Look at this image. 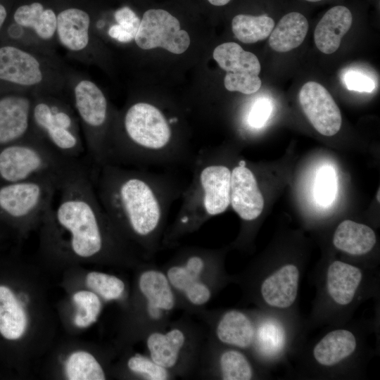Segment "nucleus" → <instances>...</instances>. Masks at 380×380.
Returning a JSON list of instances; mask_svg holds the SVG:
<instances>
[{
  "instance_id": "nucleus-33",
  "label": "nucleus",
  "mask_w": 380,
  "mask_h": 380,
  "mask_svg": "<svg viewBox=\"0 0 380 380\" xmlns=\"http://www.w3.org/2000/svg\"><path fill=\"white\" fill-rule=\"evenodd\" d=\"M127 370L136 377L145 380L175 379L165 368L156 364L149 356L139 353L130 355L126 361Z\"/></svg>"
},
{
  "instance_id": "nucleus-38",
  "label": "nucleus",
  "mask_w": 380,
  "mask_h": 380,
  "mask_svg": "<svg viewBox=\"0 0 380 380\" xmlns=\"http://www.w3.org/2000/svg\"><path fill=\"white\" fill-rule=\"evenodd\" d=\"M344 83L348 89L359 92H372L375 84L368 76L357 71H349L344 76Z\"/></svg>"
},
{
  "instance_id": "nucleus-12",
  "label": "nucleus",
  "mask_w": 380,
  "mask_h": 380,
  "mask_svg": "<svg viewBox=\"0 0 380 380\" xmlns=\"http://www.w3.org/2000/svg\"><path fill=\"white\" fill-rule=\"evenodd\" d=\"M63 181L42 177L6 183L0 187V210L25 225L43 221Z\"/></svg>"
},
{
  "instance_id": "nucleus-19",
  "label": "nucleus",
  "mask_w": 380,
  "mask_h": 380,
  "mask_svg": "<svg viewBox=\"0 0 380 380\" xmlns=\"http://www.w3.org/2000/svg\"><path fill=\"white\" fill-rule=\"evenodd\" d=\"M299 271L292 264L285 265L262 281L260 293L272 307L286 308L295 302L298 289Z\"/></svg>"
},
{
  "instance_id": "nucleus-34",
  "label": "nucleus",
  "mask_w": 380,
  "mask_h": 380,
  "mask_svg": "<svg viewBox=\"0 0 380 380\" xmlns=\"http://www.w3.org/2000/svg\"><path fill=\"white\" fill-rule=\"evenodd\" d=\"M114 16L117 23L109 27L108 35L118 42H132L137 33L141 20L127 6L117 10Z\"/></svg>"
},
{
  "instance_id": "nucleus-16",
  "label": "nucleus",
  "mask_w": 380,
  "mask_h": 380,
  "mask_svg": "<svg viewBox=\"0 0 380 380\" xmlns=\"http://www.w3.org/2000/svg\"><path fill=\"white\" fill-rule=\"evenodd\" d=\"M195 376L250 380L253 377V369L247 357L239 350L227 348L217 353L207 335Z\"/></svg>"
},
{
  "instance_id": "nucleus-42",
  "label": "nucleus",
  "mask_w": 380,
  "mask_h": 380,
  "mask_svg": "<svg viewBox=\"0 0 380 380\" xmlns=\"http://www.w3.org/2000/svg\"><path fill=\"white\" fill-rule=\"evenodd\" d=\"M379 189L378 190V195H376V199L378 200V201L379 202Z\"/></svg>"
},
{
  "instance_id": "nucleus-22",
  "label": "nucleus",
  "mask_w": 380,
  "mask_h": 380,
  "mask_svg": "<svg viewBox=\"0 0 380 380\" xmlns=\"http://www.w3.org/2000/svg\"><path fill=\"white\" fill-rule=\"evenodd\" d=\"M362 272L352 265L336 260L328 267L327 291L335 303L345 305L353 300L362 280Z\"/></svg>"
},
{
  "instance_id": "nucleus-21",
  "label": "nucleus",
  "mask_w": 380,
  "mask_h": 380,
  "mask_svg": "<svg viewBox=\"0 0 380 380\" xmlns=\"http://www.w3.org/2000/svg\"><path fill=\"white\" fill-rule=\"evenodd\" d=\"M9 20L29 33L32 32L41 41L48 42L56 36L57 15L39 2L18 6Z\"/></svg>"
},
{
  "instance_id": "nucleus-36",
  "label": "nucleus",
  "mask_w": 380,
  "mask_h": 380,
  "mask_svg": "<svg viewBox=\"0 0 380 380\" xmlns=\"http://www.w3.org/2000/svg\"><path fill=\"white\" fill-rule=\"evenodd\" d=\"M224 84L229 91L252 94L259 90L262 82L257 75L227 72L224 78Z\"/></svg>"
},
{
  "instance_id": "nucleus-14",
  "label": "nucleus",
  "mask_w": 380,
  "mask_h": 380,
  "mask_svg": "<svg viewBox=\"0 0 380 380\" xmlns=\"http://www.w3.org/2000/svg\"><path fill=\"white\" fill-rule=\"evenodd\" d=\"M300 105L313 127L327 137L335 135L341 129V111L330 93L316 82H306L298 94Z\"/></svg>"
},
{
  "instance_id": "nucleus-31",
  "label": "nucleus",
  "mask_w": 380,
  "mask_h": 380,
  "mask_svg": "<svg viewBox=\"0 0 380 380\" xmlns=\"http://www.w3.org/2000/svg\"><path fill=\"white\" fill-rule=\"evenodd\" d=\"M72 299L77 306V312L74 318L77 327H87L96 321L102 304L96 293L86 290L79 291L74 293Z\"/></svg>"
},
{
  "instance_id": "nucleus-23",
  "label": "nucleus",
  "mask_w": 380,
  "mask_h": 380,
  "mask_svg": "<svg viewBox=\"0 0 380 380\" xmlns=\"http://www.w3.org/2000/svg\"><path fill=\"white\" fill-rule=\"evenodd\" d=\"M376 242V234L372 228L350 220L338 225L333 237V243L337 249L354 255L367 253Z\"/></svg>"
},
{
  "instance_id": "nucleus-6",
  "label": "nucleus",
  "mask_w": 380,
  "mask_h": 380,
  "mask_svg": "<svg viewBox=\"0 0 380 380\" xmlns=\"http://www.w3.org/2000/svg\"><path fill=\"white\" fill-rule=\"evenodd\" d=\"M208 335L202 327L188 316L168 322L144 338L148 356L175 377L196 376Z\"/></svg>"
},
{
  "instance_id": "nucleus-39",
  "label": "nucleus",
  "mask_w": 380,
  "mask_h": 380,
  "mask_svg": "<svg viewBox=\"0 0 380 380\" xmlns=\"http://www.w3.org/2000/svg\"><path fill=\"white\" fill-rule=\"evenodd\" d=\"M9 11L7 4L4 0H0V30L8 20Z\"/></svg>"
},
{
  "instance_id": "nucleus-28",
  "label": "nucleus",
  "mask_w": 380,
  "mask_h": 380,
  "mask_svg": "<svg viewBox=\"0 0 380 380\" xmlns=\"http://www.w3.org/2000/svg\"><path fill=\"white\" fill-rule=\"evenodd\" d=\"M274 20L266 15L239 14L232 22V32L237 39L245 44L267 39L274 27Z\"/></svg>"
},
{
  "instance_id": "nucleus-10",
  "label": "nucleus",
  "mask_w": 380,
  "mask_h": 380,
  "mask_svg": "<svg viewBox=\"0 0 380 380\" xmlns=\"http://www.w3.org/2000/svg\"><path fill=\"white\" fill-rule=\"evenodd\" d=\"M31 121L33 133L62 155L80 160L86 148L79 120L70 103L55 94H35Z\"/></svg>"
},
{
  "instance_id": "nucleus-4",
  "label": "nucleus",
  "mask_w": 380,
  "mask_h": 380,
  "mask_svg": "<svg viewBox=\"0 0 380 380\" xmlns=\"http://www.w3.org/2000/svg\"><path fill=\"white\" fill-rule=\"evenodd\" d=\"M192 177L180 197L175 220L166 228L163 248H173L184 236L198 231L209 219L230 206L232 168L219 150L201 149L192 160Z\"/></svg>"
},
{
  "instance_id": "nucleus-24",
  "label": "nucleus",
  "mask_w": 380,
  "mask_h": 380,
  "mask_svg": "<svg viewBox=\"0 0 380 380\" xmlns=\"http://www.w3.org/2000/svg\"><path fill=\"white\" fill-rule=\"evenodd\" d=\"M308 21L301 13L291 12L284 15L269 36V45L277 52H288L299 46L308 31Z\"/></svg>"
},
{
  "instance_id": "nucleus-5",
  "label": "nucleus",
  "mask_w": 380,
  "mask_h": 380,
  "mask_svg": "<svg viewBox=\"0 0 380 380\" xmlns=\"http://www.w3.org/2000/svg\"><path fill=\"white\" fill-rule=\"evenodd\" d=\"M220 253L198 246L179 248L161 267L172 286L178 308L189 315L205 308L220 284Z\"/></svg>"
},
{
  "instance_id": "nucleus-18",
  "label": "nucleus",
  "mask_w": 380,
  "mask_h": 380,
  "mask_svg": "<svg viewBox=\"0 0 380 380\" xmlns=\"http://www.w3.org/2000/svg\"><path fill=\"white\" fill-rule=\"evenodd\" d=\"M90 27L87 12L68 8L57 15L56 36L59 44L70 53L86 56L91 41Z\"/></svg>"
},
{
  "instance_id": "nucleus-35",
  "label": "nucleus",
  "mask_w": 380,
  "mask_h": 380,
  "mask_svg": "<svg viewBox=\"0 0 380 380\" xmlns=\"http://www.w3.org/2000/svg\"><path fill=\"white\" fill-rule=\"evenodd\" d=\"M337 191L336 173L331 166L324 165L317 172L315 185L316 201L323 206L331 205Z\"/></svg>"
},
{
  "instance_id": "nucleus-7",
  "label": "nucleus",
  "mask_w": 380,
  "mask_h": 380,
  "mask_svg": "<svg viewBox=\"0 0 380 380\" xmlns=\"http://www.w3.org/2000/svg\"><path fill=\"white\" fill-rule=\"evenodd\" d=\"M82 165L80 160L62 155L32 132L0 150V179L6 183L42 177L63 180Z\"/></svg>"
},
{
  "instance_id": "nucleus-26",
  "label": "nucleus",
  "mask_w": 380,
  "mask_h": 380,
  "mask_svg": "<svg viewBox=\"0 0 380 380\" xmlns=\"http://www.w3.org/2000/svg\"><path fill=\"white\" fill-rule=\"evenodd\" d=\"M27 326V315L13 292L0 285V334L8 340L23 336Z\"/></svg>"
},
{
  "instance_id": "nucleus-40",
  "label": "nucleus",
  "mask_w": 380,
  "mask_h": 380,
  "mask_svg": "<svg viewBox=\"0 0 380 380\" xmlns=\"http://www.w3.org/2000/svg\"><path fill=\"white\" fill-rule=\"evenodd\" d=\"M211 4L217 6H224L228 4L231 0H208Z\"/></svg>"
},
{
  "instance_id": "nucleus-8",
  "label": "nucleus",
  "mask_w": 380,
  "mask_h": 380,
  "mask_svg": "<svg viewBox=\"0 0 380 380\" xmlns=\"http://www.w3.org/2000/svg\"><path fill=\"white\" fill-rule=\"evenodd\" d=\"M70 104L79 120L86 151L93 163L96 167L108 163L114 117L104 93L92 80L80 77L72 82Z\"/></svg>"
},
{
  "instance_id": "nucleus-17",
  "label": "nucleus",
  "mask_w": 380,
  "mask_h": 380,
  "mask_svg": "<svg viewBox=\"0 0 380 380\" xmlns=\"http://www.w3.org/2000/svg\"><path fill=\"white\" fill-rule=\"evenodd\" d=\"M230 205L246 222L262 214L265 199L255 172L244 160L237 161L231 172Z\"/></svg>"
},
{
  "instance_id": "nucleus-32",
  "label": "nucleus",
  "mask_w": 380,
  "mask_h": 380,
  "mask_svg": "<svg viewBox=\"0 0 380 380\" xmlns=\"http://www.w3.org/2000/svg\"><path fill=\"white\" fill-rule=\"evenodd\" d=\"M87 285L106 300L121 298L125 291V284L119 277L100 272H89Z\"/></svg>"
},
{
  "instance_id": "nucleus-9",
  "label": "nucleus",
  "mask_w": 380,
  "mask_h": 380,
  "mask_svg": "<svg viewBox=\"0 0 380 380\" xmlns=\"http://www.w3.org/2000/svg\"><path fill=\"white\" fill-rule=\"evenodd\" d=\"M63 77L48 57L30 48L0 44V91L56 94Z\"/></svg>"
},
{
  "instance_id": "nucleus-11",
  "label": "nucleus",
  "mask_w": 380,
  "mask_h": 380,
  "mask_svg": "<svg viewBox=\"0 0 380 380\" xmlns=\"http://www.w3.org/2000/svg\"><path fill=\"white\" fill-rule=\"evenodd\" d=\"M135 281L137 335L145 338L170 321L178 304L162 268L151 261L140 265Z\"/></svg>"
},
{
  "instance_id": "nucleus-13",
  "label": "nucleus",
  "mask_w": 380,
  "mask_h": 380,
  "mask_svg": "<svg viewBox=\"0 0 380 380\" xmlns=\"http://www.w3.org/2000/svg\"><path fill=\"white\" fill-rule=\"evenodd\" d=\"M134 39L142 49L161 47L175 54L184 53L190 44L189 35L181 30L179 20L163 9L144 13Z\"/></svg>"
},
{
  "instance_id": "nucleus-41",
  "label": "nucleus",
  "mask_w": 380,
  "mask_h": 380,
  "mask_svg": "<svg viewBox=\"0 0 380 380\" xmlns=\"http://www.w3.org/2000/svg\"><path fill=\"white\" fill-rule=\"evenodd\" d=\"M305 1H309V2H317V1H322V0H305Z\"/></svg>"
},
{
  "instance_id": "nucleus-30",
  "label": "nucleus",
  "mask_w": 380,
  "mask_h": 380,
  "mask_svg": "<svg viewBox=\"0 0 380 380\" xmlns=\"http://www.w3.org/2000/svg\"><path fill=\"white\" fill-rule=\"evenodd\" d=\"M284 333L275 320L262 322L255 331L253 343L256 350L264 355H274L283 347Z\"/></svg>"
},
{
  "instance_id": "nucleus-2",
  "label": "nucleus",
  "mask_w": 380,
  "mask_h": 380,
  "mask_svg": "<svg viewBox=\"0 0 380 380\" xmlns=\"http://www.w3.org/2000/svg\"><path fill=\"white\" fill-rule=\"evenodd\" d=\"M60 198L43 220L49 232L67 235L71 253L80 258L125 257L138 263L128 241L114 225L98 198L93 178L82 164L59 188ZM59 236V235H58Z\"/></svg>"
},
{
  "instance_id": "nucleus-37",
  "label": "nucleus",
  "mask_w": 380,
  "mask_h": 380,
  "mask_svg": "<svg viewBox=\"0 0 380 380\" xmlns=\"http://www.w3.org/2000/svg\"><path fill=\"white\" fill-rule=\"evenodd\" d=\"M272 111V106L269 100L260 99L257 100L250 108L247 115V123L252 128L262 127Z\"/></svg>"
},
{
  "instance_id": "nucleus-27",
  "label": "nucleus",
  "mask_w": 380,
  "mask_h": 380,
  "mask_svg": "<svg viewBox=\"0 0 380 380\" xmlns=\"http://www.w3.org/2000/svg\"><path fill=\"white\" fill-rule=\"evenodd\" d=\"M213 58L227 72L258 76L261 67L258 57L235 42H225L213 51Z\"/></svg>"
},
{
  "instance_id": "nucleus-15",
  "label": "nucleus",
  "mask_w": 380,
  "mask_h": 380,
  "mask_svg": "<svg viewBox=\"0 0 380 380\" xmlns=\"http://www.w3.org/2000/svg\"><path fill=\"white\" fill-rule=\"evenodd\" d=\"M34 93L0 91V146L20 140L32 132Z\"/></svg>"
},
{
  "instance_id": "nucleus-25",
  "label": "nucleus",
  "mask_w": 380,
  "mask_h": 380,
  "mask_svg": "<svg viewBox=\"0 0 380 380\" xmlns=\"http://www.w3.org/2000/svg\"><path fill=\"white\" fill-rule=\"evenodd\" d=\"M356 339L352 332L336 329L328 333L315 346V360L324 366H333L350 356L355 350Z\"/></svg>"
},
{
  "instance_id": "nucleus-3",
  "label": "nucleus",
  "mask_w": 380,
  "mask_h": 380,
  "mask_svg": "<svg viewBox=\"0 0 380 380\" xmlns=\"http://www.w3.org/2000/svg\"><path fill=\"white\" fill-rule=\"evenodd\" d=\"M179 121L152 103H133L118 119L113 118L108 163L138 167L191 162V149L175 129Z\"/></svg>"
},
{
  "instance_id": "nucleus-20",
  "label": "nucleus",
  "mask_w": 380,
  "mask_h": 380,
  "mask_svg": "<svg viewBox=\"0 0 380 380\" xmlns=\"http://www.w3.org/2000/svg\"><path fill=\"white\" fill-rule=\"evenodd\" d=\"M352 23L353 15L347 7L336 6L328 10L315 29L314 40L317 48L323 53H334Z\"/></svg>"
},
{
  "instance_id": "nucleus-29",
  "label": "nucleus",
  "mask_w": 380,
  "mask_h": 380,
  "mask_svg": "<svg viewBox=\"0 0 380 380\" xmlns=\"http://www.w3.org/2000/svg\"><path fill=\"white\" fill-rule=\"evenodd\" d=\"M65 369L66 376L70 380L106 379L105 372L99 362L91 353L84 350L71 353L66 360Z\"/></svg>"
},
{
  "instance_id": "nucleus-1",
  "label": "nucleus",
  "mask_w": 380,
  "mask_h": 380,
  "mask_svg": "<svg viewBox=\"0 0 380 380\" xmlns=\"http://www.w3.org/2000/svg\"><path fill=\"white\" fill-rule=\"evenodd\" d=\"M94 183L114 225L151 261L162 248L169 210L184 186L172 174L112 163L96 167Z\"/></svg>"
}]
</instances>
